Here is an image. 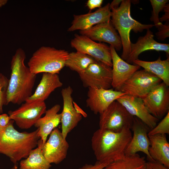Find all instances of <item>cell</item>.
<instances>
[{
    "mask_svg": "<svg viewBox=\"0 0 169 169\" xmlns=\"http://www.w3.org/2000/svg\"><path fill=\"white\" fill-rule=\"evenodd\" d=\"M26 55L21 48L17 49L10 64L11 73L7 92V105L11 103L20 105L32 94L36 75L24 64Z\"/></svg>",
    "mask_w": 169,
    "mask_h": 169,
    "instance_id": "obj_1",
    "label": "cell"
},
{
    "mask_svg": "<svg viewBox=\"0 0 169 169\" xmlns=\"http://www.w3.org/2000/svg\"><path fill=\"white\" fill-rule=\"evenodd\" d=\"M131 130L125 129L115 132L99 129L95 131L91 145L97 161L109 164L123 158L132 138Z\"/></svg>",
    "mask_w": 169,
    "mask_h": 169,
    "instance_id": "obj_2",
    "label": "cell"
},
{
    "mask_svg": "<svg viewBox=\"0 0 169 169\" xmlns=\"http://www.w3.org/2000/svg\"><path fill=\"white\" fill-rule=\"evenodd\" d=\"M14 122L11 120L6 126L0 127V153L8 157L15 165L26 158L37 147L40 138L38 129L31 132H20L15 128Z\"/></svg>",
    "mask_w": 169,
    "mask_h": 169,
    "instance_id": "obj_3",
    "label": "cell"
},
{
    "mask_svg": "<svg viewBox=\"0 0 169 169\" xmlns=\"http://www.w3.org/2000/svg\"><path fill=\"white\" fill-rule=\"evenodd\" d=\"M131 2L130 0H123L118 8L111 10V22L118 31L122 42L123 51L121 58L125 61L130 52L131 31L132 30L136 33L141 32L155 26L154 24H142L131 17Z\"/></svg>",
    "mask_w": 169,
    "mask_h": 169,
    "instance_id": "obj_4",
    "label": "cell"
},
{
    "mask_svg": "<svg viewBox=\"0 0 169 169\" xmlns=\"http://www.w3.org/2000/svg\"><path fill=\"white\" fill-rule=\"evenodd\" d=\"M69 54L64 49L42 46L33 54L28 62V67L36 75L41 73L58 74L65 66Z\"/></svg>",
    "mask_w": 169,
    "mask_h": 169,
    "instance_id": "obj_5",
    "label": "cell"
},
{
    "mask_svg": "<svg viewBox=\"0 0 169 169\" xmlns=\"http://www.w3.org/2000/svg\"><path fill=\"white\" fill-rule=\"evenodd\" d=\"M100 115L99 129L115 132L131 129L134 117L116 100Z\"/></svg>",
    "mask_w": 169,
    "mask_h": 169,
    "instance_id": "obj_6",
    "label": "cell"
},
{
    "mask_svg": "<svg viewBox=\"0 0 169 169\" xmlns=\"http://www.w3.org/2000/svg\"><path fill=\"white\" fill-rule=\"evenodd\" d=\"M79 75L84 87L108 89L111 87L112 67L96 60Z\"/></svg>",
    "mask_w": 169,
    "mask_h": 169,
    "instance_id": "obj_7",
    "label": "cell"
},
{
    "mask_svg": "<svg viewBox=\"0 0 169 169\" xmlns=\"http://www.w3.org/2000/svg\"><path fill=\"white\" fill-rule=\"evenodd\" d=\"M162 82L156 76L144 69L138 70L124 84L119 91L142 99Z\"/></svg>",
    "mask_w": 169,
    "mask_h": 169,
    "instance_id": "obj_8",
    "label": "cell"
},
{
    "mask_svg": "<svg viewBox=\"0 0 169 169\" xmlns=\"http://www.w3.org/2000/svg\"><path fill=\"white\" fill-rule=\"evenodd\" d=\"M70 45L76 51L86 54L112 67L110 49L107 45L97 43L84 35L77 34L71 40Z\"/></svg>",
    "mask_w": 169,
    "mask_h": 169,
    "instance_id": "obj_9",
    "label": "cell"
},
{
    "mask_svg": "<svg viewBox=\"0 0 169 169\" xmlns=\"http://www.w3.org/2000/svg\"><path fill=\"white\" fill-rule=\"evenodd\" d=\"M44 102H25L17 109L10 110L8 115L17 126L21 129H27L34 125L46 110Z\"/></svg>",
    "mask_w": 169,
    "mask_h": 169,
    "instance_id": "obj_10",
    "label": "cell"
},
{
    "mask_svg": "<svg viewBox=\"0 0 169 169\" xmlns=\"http://www.w3.org/2000/svg\"><path fill=\"white\" fill-rule=\"evenodd\" d=\"M142 99L149 112L159 120L169 111V89L163 82L155 86Z\"/></svg>",
    "mask_w": 169,
    "mask_h": 169,
    "instance_id": "obj_11",
    "label": "cell"
},
{
    "mask_svg": "<svg viewBox=\"0 0 169 169\" xmlns=\"http://www.w3.org/2000/svg\"><path fill=\"white\" fill-rule=\"evenodd\" d=\"M131 130L133 134L125 150V156L132 155L140 151L146 155L148 161H154L148 151L150 142L148 134L151 129L141 120L134 117Z\"/></svg>",
    "mask_w": 169,
    "mask_h": 169,
    "instance_id": "obj_12",
    "label": "cell"
},
{
    "mask_svg": "<svg viewBox=\"0 0 169 169\" xmlns=\"http://www.w3.org/2000/svg\"><path fill=\"white\" fill-rule=\"evenodd\" d=\"M69 148L66 139L57 128L51 132L46 142L42 144L43 155L50 164H58L63 161L67 156Z\"/></svg>",
    "mask_w": 169,
    "mask_h": 169,
    "instance_id": "obj_13",
    "label": "cell"
},
{
    "mask_svg": "<svg viewBox=\"0 0 169 169\" xmlns=\"http://www.w3.org/2000/svg\"><path fill=\"white\" fill-rule=\"evenodd\" d=\"M73 90L69 86L61 91L63 106L61 114V133L66 138L68 134L78 125L82 118L81 114L74 108L72 97Z\"/></svg>",
    "mask_w": 169,
    "mask_h": 169,
    "instance_id": "obj_14",
    "label": "cell"
},
{
    "mask_svg": "<svg viewBox=\"0 0 169 169\" xmlns=\"http://www.w3.org/2000/svg\"><path fill=\"white\" fill-rule=\"evenodd\" d=\"M80 35H84L93 41L109 43L115 50L122 48L121 38L110 20L96 24L91 28L79 31Z\"/></svg>",
    "mask_w": 169,
    "mask_h": 169,
    "instance_id": "obj_15",
    "label": "cell"
},
{
    "mask_svg": "<svg viewBox=\"0 0 169 169\" xmlns=\"http://www.w3.org/2000/svg\"><path fill=\"white\" fill-rule=\"evenodd\" d=\"M125 94L112 89L89 88L86 106L95 114L101 113L113 102Z\"/></svg>",
    "mask_w": 169,
    "mask_h": 169,
    "instance_id": "obj_16",
    "label": "cell"
},
{
    "mask_svg": "<svg viewBox=\"0 0 169 169\" xmlns=\"http://www.w3.org/2000/svg\"><path fill=\"white\" fill-rule=\"evenodd\" d=\"M110 4L107 3L93 12L79 15H74L71 25L67 31L73 32L76 30H84L98 24L110 20L111 12L109 8Z\"/></svg>",
    "mask_w": 169,
    "mask_h": 169,
    "instance_id": "obj_17",
    "label": "cell"
},
{
    "mask_svg": "<svg viewBox=\"0 0 169 169\" xmlns=\"http://www.w3.org/2000/svg\"><path fill=\"white\" fill-rule=\"evenodd\" d=\"M112 62L111 86L119 91L124 84L140 68L136 64L128 63L118 54L115 49L110 46Z\"/></svg>",
    "mask_w": 169,
    "mask_h": 169,
    "instance_id": "obj_18",
    "label": "cell"
},
{
    "mask_svg": "<svg viewBox=\"0 0 169 169\" xmlns=\"http://www.w3.org/2000/svg\"><path fill=\"white\" fill-rule=\"evenodd\" d=\"M116 100L120 103L130 114L141 120L151 130L157 124L159 119L149 112L141 98L125 94Z\"/></svg>",
    "mask_w": 169,
    "mask_h": 169,
    "instance_id": "obj_19",
    "label": "cell"
},
{
    "mask_svg": "<svg viewBox=\"0 0 169 169\" xmlns=\"http://www.w3.org/2000/svg\"><path fill=\"white\" fill-rule=\"evenodd\" d=\"M154 38L153 32L148 29L147 30L146 34L144 36L140 37L136 43L131 42L129 54L126 62L130 64L133 63V61L138 59V56L141 53L148 50L163 51L168 56L169 44L158 42Z\"/></svg>",
    "mask_w": 169,
    "mask_h": 169,
    "instance_id": "obj_20",
    "label": "cell"
},
{
    "mask_svg": "<svg viewBox=\"0 0 169 169\" xmlns=\"http://www.w3.org/2000/svg\"><path fill=\"white\" fill-rule=\"evenodd\" d=\"M63 84L58 74L44 73L34 93L25 102L44 101L53 91Z\"/></svg>",
    "mask_w": 169,
    "mask_h": 169,
    "instance_id": "obj_21",
    "label": "cell"
},
{
    "mask_svg": "<svg viewBox=\"0 0 169 169\" xmlns=\"http://www.w3.org/2000/svg\"><path fill=\"white\" fill-rule=\"evenodd\" d=\"M60 108L59 105H55L46 110L45 115L40 118L34 125L38 130V135L42 145L46 142L48 135L61 122V114L58 113Z\"/></svg>",
    "mask_w": 169,
    "mask_h": 169,
    "instance_id": "obj_22",
    "label": "cell"
},
{
    "mask_svg": "<svg viewBox=\"0 0 169 169\" xmlns=\"http://www.w3.org/2000/svg\"><path fill=\"white\" fill-rule=\"evenodd\" d=\"M150 146L148 151L153 161L169 168V143L166 135L149 136Z\"/></svg>",
    "mask_w": 169,
    "mask_h": 169,
    "instance_id": "obj_23",
    "label": "cell"
},
{
    "mask_svg": "<svg viewBox=\"0 0 169 169\" xmlns=\"http://www.w3.org/2000/svg\"><path fill=\"white\" fill-rule=\"evenodd\" d=\"M134 64L144 68L146 71L160 79L167 86H169V57L161 60L160 57L156 60L147 61L138 59L133 61Z\"/></svg>",
    "mask_w": 169,
    "mask_h": 169,
    "instance_id": "obj_24",
    "label": "cell"
},
{
    "mask_svg": "<svg viewBox=\"0 0 169 169\" xmlns=\"http://www.w3.org/2000/svg\"><path fill=\"white\" fill-rule=\"evenodd\" d=\"M42 141L40 139L38 146L33 149L28 156L21 160L19 169H49L51 166L45 159L42 151Z\"/></svg>",
    "mask_w": 169,
    "mask_h": 169,
    "instance_id": "obj_25",
    "label": "cell"
},
{
    "mask_svg": "<svg viewBox=\"0 0 169 169\" xmlns=\"http://www.w3.org/2000/svg\"><path fill=\"white\" fill-rule=\"evenodd\" d=\"M146 161L138 153L125 156L122 159L110 163L103 169H145Z\"/></svg>",
    "mask_w": 169,
    "mask_h": 169,
    "instance_id": "obj_26",
    "label": "cell"
},
{
    "mask_svg": "<svg viewBox=\"0 0 169 169\" xmlns=\"http://www.w3.org/2000/svg\"><path fill=\"white\" fill-rule=\"evenodd\" d=\"M95 60L86 54L76 51L69 53L65 66L79 74Z\"/></svg>",
    "mask_w": 169,
    "mask_h": 169,
    "instance_id": "obj_27",
    "label": "cell"
},
{
    "mask_svg": "<svg viewBox=\"0 0 169 169\" xmlns=\"http://www.w3.org/2000/svg\"><path fill=\"white\" fill-rule=\"evenodd\" d=\"M152 11L150 20L154 23L155 26L157 28L162 23L159 20V14L162 11L166 4L169 2L168 0H150Z\"/></svg>",
    "mask_w": 169,
    "mask_h": 169,
    "instance_id": "obj_28",
    "label": "cell"
},
{
    "mask_svg": "<svg viewBox=\"0 0 169 169\" xmlns=\"http://www.w3.org/2000/svg\"><path fill=\"white\" fill-rule=\"evenodd\" d=\"M169 134V111L163 119L148 133V136Z\"/></svg>",
    "mask_w": 169,
    "mask_h": 169,
    "instance_id": "obj_29",
    "label": "cell"
},
{
    "mask_svg": "<svg viewBox=\"0 0 169 169\" xmlns=\"http://www.w3.org/2000/svg\"><path fill=\"white\" fill-rule=\"evenodd\" d=\"M9 79L0 73V114L3 112V106L7 105V92Z\"/></svg>",
    "mask_w": 169,
    "mask_h": 169,
    "instance_id": "obj_30",
    "label": "cell"
},
{
    "mask_svg": "<svg viewBox=\"0 0 169 169\" xmlns=\"http://www.w3.org/2000/svg\"><path fill=\"white\" fill-rule=\"evenodd\" d=\"M157 28L158 31L156 33V35L158 39L164 40L169 37V22H166L164 24L162 23Z\"/></svg>",
    "mask_w": 169,
    "mask_h": 169,
    "instance_id": "obj_31",
    "label": "cell"
},
{
    "mask_svg": "<svg viewBox=\"0 0 169 169\" xmlns=\"http://www.w3.org/2000/svg\"><path fill=\"white\" fill-rule=\"evenodd\" d=\"M108 164L97 161L94 164H86L78 169H103Z\"/></svg>",
    "mask_w": 169,
    "mask_h": 169,
    "instance_id": "obj_32",
    "label": "cell"
},
{
    "mask_svg": "<svg viewBox=\"0 0 169 169\" xmlns=\"http://www.w3.org/2000/svg\"><path fill=\"white\" fill-rule=\"evenodd\" d=\"M145 169H169V168L155 161H146Z\"/></svg>",
    "mask_w": 169,
    "mask_h": 169,
    "instance_id": "obj_33",
    "label": "cell"
},
{
    "mask_svg": "<svg viewBox=\"0 0 169 169\" xmlns=\"http://www.w3.org/2000/svg\"><path fill=\"white\" fill-rule=\"evenodd\" d=\"M103 2L102 0H88L86 3V6L91 10L96 8H101Z\"/></svg>",
    "mask_w": 169,
    "mask_h": 169,
    "instance_id": "obj_34",
    "label": "cell"
},
{
    "mask_svg": "<svg viewBox=\"0 0 169 169\" xmlns=\"http://www.w3.org/2000/svg\"><path fill=\"white\" fill-rule=\"evenodd\" d=\"M11 120L8 115L6 114L0 115V127L6 126Z\"/></svg>",
    "mask_w": 169,
    "mask_h": 169,
    "instance_id": "obj_35",
    "label": "cell"
},
{
    "mask_svg": "<svg viewBox=\"0 0 169 169\" xmlns=\"http://www.w3.org/2000/svg\"><path fill=\"white\" fill-rule=\"evenodd\" d=\"M164 14L159 18V20L161 23L163 22H169V4L167 3L163 10Z\"/></svg>",
    "mask_w": 169,
    "mask_h": 169,
    "instance_id": "obj_36",
    "label": "cell"
},
{
    "mask_svg": "<svg viewBox=\"0 0 169 169\" xmlns=\"http://www.w3.org/2000/svg\"><path fill=\"white\" fill-rule=\"evenodd\" d=\"M121 0H114L110 4L109 8L111 10L112 8L116 9L119 7V4L121 3Z\"/></svg>",
    "mask_w": 169,
    "mask_h": 169,
    "instance_id": "obj_37",
    "label": "cell"
},
{
    "mask_svg": "<svg viewBox=\"0 0 169 169\" xmlns=\"http://www.w3.org/2000/svg\"><path fill=\"white\" fill-rule=\"evenodd\" d=\"M7 0H0V8L5 5L8 2Z\"/></svg>",
    "mask_w": 169,
    "mask_h": 169,
    "instance_id": "obj_38",
    "label": "cell"
},
{
    "mask_svg": "<svg viewBox=\"0 0 169 169\" xmlns=\"http://www.w3.org/2000/svg\"><path fill=\"white\" fill-rule=\"evenodd\" d=\"M18 166L17 165H14V166L10 169H17Z\"/></svg>",
    "mask_w": 169,
    "mask_h": 169,
    "instance_id": "obj_39",
    "label": "cell"
}]
</instances>
